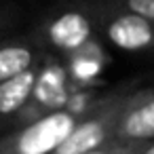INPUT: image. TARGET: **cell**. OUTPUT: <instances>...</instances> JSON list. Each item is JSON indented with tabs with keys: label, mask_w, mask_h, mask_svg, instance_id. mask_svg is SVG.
<instances>
[{
	"label": "cell",
	"mask_w": 154,
	"mask_h": 154,
	"mask_svg": "<svg viewBox=\"0 0 154 154\" xmlns=\"http://www.w3.org/2000/svg\"><path fill=\"white\" fill-rule=\"evenodd\" d=\"M32 40L42 53L63 61L101 45L91 0L66 2L51 9L36 26Z\"/></svg>",
	"instance_id": "1"
},
{
	"label": "cell",
	"mask_w": 154,
	"mask_h": 154,
	"mask_svg": "<svg viewBox=\"0 0 154 154\" xmlns=\"http://www.w3.org/2000/svg\"><path fill=\"white\" fill-rule=\"evenodd\" d=\"M120 148H122V143L114 139V141H110L108 146H103V148H99V150H93V152H87V154H116Z\"/></svg>",
	"instance_id": "10"
},
{
	"label": "cell",
	"mask_w": 154,
	"mask_h": 154,
	"mask_svg": "<svg viewBox=\"0 0 154 154\" xmlns=\"http://www.w3.org/2000/svg\"><path fill=\"white\" fill-rule=\"evenodd\" d=\"M13 19H15V13L13 11H0V36H2V32L11 26Z\"/></svg>",
	"instance_id": "11"
},
{
	"label": "cell",
	"mask_w": 154,
	"mask_h": 154,
	"mask_svg": "<svg viewBox=\"0 0 154 154\" xmlns=\"http://www.w3.org/2000/svg\"><path fill=\"white\" fill-rule=\"evenodd\" d=\"M47 53L30 38H11L0 42V82H5L26 70L36 68Z\"/></svg>",
	"instance_id": "8"
},
{
	"label": "cell",
	"mask_w": 154,
	"mask_h": 154,
	"mask_svg": "<svg viewBox=\"0 0 154 154\" xmlns=\"http://www.w3.org/2000/svg\"><path fill=\"white\" fill-rule=\"evenodd\" d=\"M106 2L116 5L120 9H127V11L154 23V0H106Z\"/></svg>",
	"instance_id": "9"
},
{
	"label": "cell",
	"mask_w": 154,
	"mask_h": 154,
	"mask_svg": "<svg viewBox=\"0 0 154 154\" xmlns=\"http://www.w3.org/2000/svg\"><path fill=\"white\" fill-rule=\"evenodd\" d=\"M114 139L120 143H152L154 141V87L135 89L118 116Z\"/></svg>",
	"instance_id": "6"
},
{
	"label": "cell",
	"mask_w": 154,
	"mask_h": 154,
	"mask_svg": "<svg viewBox=\"0 0 154 154\" xmlns=\"http://www.w3.org/2000/svg\"><path fill=\"white\" fill-rule=\"evenodd\" d=\"M99 40L127 55L154 53V23L106 0H91Z\"/></svg>",
	"instance_id": "2"
},
{
	"label": "cell",
	"mask_w": 154,
	"mask_h": 154,
	"mask_svg": "<svg viewBox=\"0 0 154 154\" xmlns=\"http://www.w3.org/2000/svg\"><path fill=\"white\" fill-rule=\"evenodd\" d=\"M40 74V63L32 70H26L5 82H0V127H7L19 120L28 108Z\"/></svg>",
	"instance_id": "7"
},
{
	"label": "cell",
	"mask_w": 154,
	"mask_h": 154,
	"mask_svg": "<svg viewBox=\"0 0 154 154\" xmlns=\"http://www.w3.org/2000/svg\"><path fill=\"white\" fill-rule=\"evenodd\" d=\"M133 87L118 89L103 99H99L74 127V131L68 135V139L55 150V154H87L93 150H99L114 141L118 116L122 112V106L127 97L133 93Z\"/></svg>",
	"instance_id": "4"
},
{
	"label": "cell",
	"mask_w": 154,
	"mask_h": 154,
	"mask_svg": "<svg viewBox=\"0 0 154 154\" xmlns=\"http://www.w3.org/2000/svg\"><path fill=\"white\" fill-rule=\"evenodd\" d=\"M141 154H154V141H152V143H143Z\"/></svg>",
	"instance_id": "13"
},
{
	"label": "cell",
	"mask_w": 154,
	"mask_h": 154,
	"mask_svg": "<svg viewBox=\"0 0 154 154\" xmlns=\"http://www.w3.org/2000/svg\"><path fill=\"white\" fill-rule=\"evenodd\" d=\"M143 143H122V148L116 154H141Z\"/></svg>",
	"instance_id": "12"
},
{
	"label": "cell",
	"mask_w": 154,
	"mask_h": 154,
	"mask_svg": "<svg viewBox=\"0 0 154 154\" xmlns=\"http://www.w3.org/2000/svg\"><path fill=\"white\" fill-rule=\"evenodd\" d=\"M76 89L78 87L72 82L70 70L63 63V59H59L55 55H45V59L40 61V74H38L34 95H32L28 108L23 110V114L19 116L17 127H21L30 120H36L40 116H47L51 112L68 108Z\"/></svg>",
	"instance_id": "5"
},
{
	"label": "cell",
	"mask_w": 154,
	"mask_h": 154,
	"mask_svg": "<svg viewBox=\"0 0 154 154\" xmlns=\"http://www.w3.org/2000/svg\"><path fill=\"white\" fill-rule=\"evenodd\" d=\"M80 118L76 110L63 108L15 127L0 139V154H55Z\"/></svg>",
	"instance_id": "3"
}]
</instances>
